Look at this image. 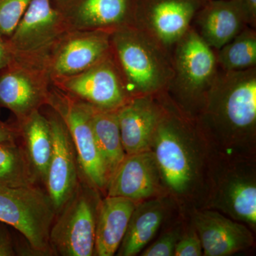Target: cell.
Masks as SVG:
<instances>
[{"instance_id":"2","label":"cell","mask_w":256,"mask_h":256,"mask_svg":"<svg viewBox=\"0 0 256 256\" xmlns=\"http://www.w3.org/2000/svg\"><path fill=\"white\" fill-rule=\"evenodd\" d=\"M69 31L53 0H32L5 41L13 60L47 70L50 55Z\"/></svg>"},{"instance_id":"19","label":"cell","mask_w":256,"mask_h":256,"mask_svg":"<svg viewBox=\"0 0 256 256\" xmlns=\"http://www.w3.org/2000/svg\"><path fill=\"white\" fill-rule=\"evenodd\" d=\"M136 206V202L124 197L107 196L100 202L94 256H112L117 252Z\"/></svg>"},{"instance_id":"26","label":"cell","mask_w":256,"mask_h":256,"mask_svg":"<svg viewBox=\"0 0 256 256\" xmlns=\"http://www.w3.org/2000/svg\"><path fill=\"white\" fill-rule=\"evenodd\" d=\"M32 0H0V36L8 40Z\"/></svg>"},{"instance_id":"22","label":"cell","mask_w":256,"mask_h":256,"mask_svg":"<svg viewBox=\"0 0 256 256\" xmlns=\"http://www.w3.org/2000/svg\"><path fill=\"white\" fill-rule=\"evenodd\" d=\"M90 108L92 132L109 181L127 156L121 140L117 110H102L92 106Z\"/></svg>"},{"instance_id":"9","label":"cell","mask_w":256,"mask_h":256,"mask_svg":"<svg viewBox=\"0 0 256 256\" xmlns=\"http://www.w3.org/2000/svg\"><path fill=\"white\" fill-rule=\"evenodd\" d=\"M207 0H137L133 24L172 52Z\"/></svg>"},{"instance_id":"5","label":"cell","mask_w":256,"mask_h":256,"mask_svg":"<svg viewBox=\"0 0 256 256\" xmlns=\"http://www.w3.org/2000/svg\"><path fill=\"white\" fill-rule=\"evenodd\" d=\"M46 104L68 128L82 178L96 188H105L108 178L92 132L90 106L54 86L50 89Z\"/></svg>"},{"instance_id":"24","label":"cell","mask_w":256,"mask_h":256,"mask_svg":"<svg viewBox=\"0 0 256 256\" xmlns=\"http://www.w3.org/2000/svg\"><path fill=\"white\" fill-rule=\"evenodd\" d=\"M215 53L218 67L226 72L256 67V28L247 26Z\"/></svg>"},{"instance_id":"28","label":"cell","mask_w":256,"mask_h":256,"mask_svg":"<svg viewBox=\"0 0 256 256\" xmlns=\"http://www.w3.org/2000/svg\"><path fill=\"white\" fill-rule=\"evenodd\" d=\"M203 248L200 237L196 234L192 233L185 236L175 246V256H201Z\"/></svg>"},{"instance_id":"3","label":"cell","mask_w":256,"mask_h":256,"mask_svg":"<svg viewBox=\"0 0 256 256\" xmlns=\"http://www.w3.org/2000/svg\"><path fill=\"white\" fill-rule=\"evenodd\" d=\"M56 215L48 194L36 184L0 186V222L20 232L35 255H52L50 235Z\"/></svg>"},{"instance_id":"6","label":"cell","mask_w":256,"mask_h":256,"mask_svg":"<svg viewBox=\"0 0 256 256\" xmlns=\"http://www.w3.org/2000/svg\"><path fill=\"white\" fill-rule=\"evenodd\" d=\"M205 100L210 114L228 128L252 129L256 122V67L234 72L220 68Z\"/></svg>"},{"instance_id":"11","label":"cell","mask_w":256,"mask_h":256,"mask_svg":"<svg viewBox=\"0 0 256 256\" xmlns=\"http://www.w3.org/2000/svg\"><path fill=\"white\" fill-rule=\"evenodd\" d=\"M110 50V31H69L56 47L47 63L50 82L82 73Z\"/></svg>"},{"instance_id":"20","label":"cell","mask_w":256,"mask_h":256,"mask_svg":"<svg viewBox=\"0 0 256 256\" xmlns=\"http://www.w3.org/2000/svg\"><path fill=\"white\" fill-rule=\"evenodd\" d=\"M18 126L28 159L37 178L44 184L53 152L50 120L38 110L18 122Z\"/></svg>"},{"instance_id":"14","label":"cell","mask_w":256,"mask_h":256,"mask_svg":"<svg viewBox=\"0 0 256 256\" xmlns=\"http://www.w3.org/2000/svg\"><path fill=\"white\" fill-rule=\"evenodd\" d=\"M154 156L160 174L172 190L182 192L192 178L188 152L174 120L162 112L153 136Z\"/></svg>"},{"instance_id":"17","label":"cell","mask_w":256,"mask_h":256,"mask_svg":"<svg viewBox=\"0 0 256 256\" xmlns=\"http://www.w3.org/2000/svg\"><path fill=\"white\" fill-rule=\"evenodd\" d=\"M247 26L239 0H207L192 24L214 50H220Z\"/></svg>"},{"instance_id":"12","label":"cell","mask_w":256,"mask_h":256,"mask_svg":"<svg viewBox=\"0 0 256 256\" xmlns=\"http://www.w3.org/2000/svg\"><path fill=\"white\" fill-rule=\"evenodd\" d=\"M48 118L53 134V152L44 185L57 214L76 190L80 174L68 128L54 110Z\"/></svg>"},{"instance_id":"31","label":"cell","mask_w":256,"mask_h":256,"mask_svg":"<svg viewBox=\"0 0 256 256\" xmlns=\"http://www.w3.org/2000/svg\"><path fill=\"white\" fill-rule=\"evenodd\" d=\"M248 26L256 28V0H239Z\"/></svg>"},{"instance_id":"13","label":"cell","mask_w":256,"mask_h":256,"mask_svg":"<svg viewBox=\"0 0 256 256\" xmlns=\"http://www.w3.org/2000/svg\"><path fill=\"white\" fill-rule=\"evenodd\" d=\"M70 31H111L133 24L137 0H53Z\"/></svg>"},{"instance_id":"16","label":"cell","mask_w":256,"mask_h":256,"mask_svg":"<svg viewBox=\"0 0 256 256\" xmlns=\"http://www.w3.org/2000/svg\"><path fill=\"white\" fill-rule=\"evenodd\" d=\"M160 175L154 153L146 150L126 156L108 182L107 196L146 200L156 193Z\"/></svg>"},{"instance_id":"7","label":"cell","mask_w":256,"mask_h":256,"mask_svg":"<svg viewBox=\"0 0 256 256\" xmlns=\"http://www.w3.org/2000/svg\"><path fill=\"white\" fill-rule=\"evenodd\" d=\"M171 55L174 74L166 90L184 99H205L220 70L215 50L191 26Z\"/></svg>"},{"instance_id":"29","label":"cell","mask_w":256,"mask_h":256,"mask_svg":"<svg viewBox=\"0 0 256 256\" xmlns=\"http://www.w3.org/2000/svg\"><path fill=\"white\" fill-rule=\"evenodd\" d=\"M12 236L6 226L0 222V256L20 255Z\"/></svg>"},{"instance_id":"10","label":"cell","mask_w":256,"mask_h":256,"mask_svg":"<svg viewBox=\"0 0 256 256\" xmlns=\"http://www.w3.org/2000/svg\"><path fill=\"white\" fill-rule=\"evenodd\" d=\"M50 82L44 69L12 60L0 72V107L9 109L21 122L46 104Z\"/></svg>"},{"instance_id":"18","label":"cell","mask_w":256,"mask_h":256,"mask_svg":"<svg viewBox=\"0 0 256 256\" xmlns=\"http://www.w3.org/2000/svg\"><path fill=\"white\" fill-rule=\"evenodd\" d=\"M203 255L226 256L247 248L254 242L252 234L242 224L214 212H204L195 218Z\"/></svg>"},{"instance_id":"25","label":"cell","mask_w":256,"mask_h":256,"mask_svg":"<svg viewBox=\"0 0 256 256\" xmlns=\"http://www.w3.org/2000/svg\"><path fill=\"white\" fill-rule=\"evenodd\" d=\"M229 202L234 213L247 223H256V188L246 182L234 183L229 190Z\"/></svg>"},{"instance_id":"4","label":"cell","mask_w":256,"mask_h":256,"mask_svg":"<svg viewBox=\"0 0 256 256\" xmlns=\"http://www.w3.org/2000/svg\"><path fill=\"white\" fill-rule=\"evenodd\" d=\"M94 188L80 178L74 194L56 215L50 235L52 255L94 256L100 205Z\"/></svg>"},{"instance_id":"27","label":"cell","mask_w":256,"mask_h":256,"mask_svg":"<svg viewBox=\"0 0 256 256\" xmlns=\"http://www.w3.org/2000/svg\"><path fill=\"white\" fill-rule=\"evenodd\" d=\"M178 242V236L174 232L163 235L156 242L143 252V256H174L175 246Z\"/></svg>"},{"instance_id":"30","label":"cell","mask_w":256,"mask_h":256,"mask_svg":"<svg viewBox=\"0 0 256 256\" xmlns=\"http://www.w3.org/2000/svg\"><path fill=\"white\" fill-rule=\"evenodd\" d=\"M20 138L18 126L0 121V142H15Z\"/></svg>"},{"instance_id":"1","label":"cell","mask_w":256,"mask_h":256,"mask_svg":"<svg viewBox=\"0 0 256 256\" xmlns=\"http://www.w3.org/2000/svg\"><path fill=\"white\" fill-rule=\"evenodd\" d=\"M110 44L131 98L166 92L174 74L171 52L133 24L111 30Z\"/></svg>"},{"instance_id":"8","label":"cell","mask_w":256,"mask_h":256,"mask_svg":"<svg viewBox=\"0 0 256 256\" xmlns=\"http://www.w3.org/2000/svg\"><path fill=\"white\" fill-rule=\"evenodd\" d=\"M52 84L76 98L102 110H118L131 98L111 50L87 70Z\"/></svg>"},{"instance_id":"32","label":"cell","mask_w":256,"mask_h":256,"mask_svg":"<svg viewBox=\"0 0 256 256\" xmlns=\"http://www.w3.org/2000/svg\"><path fill=\"white\" fill-rule=\"evenodd\" d=\"M12 60L11 54L6 41L0 36V72L6 68Z\"/></svg>"},{"instance_id":"21","label":"cell","mask_w":256,"mask_h":256,"mask_svg":"<svg viewBox=\"0 0 256 256\" xmlns=\"http://www.w3.org/2000/svg\"><path fill=\"white\" fill-rule=\"evenodd\" d=\"M164 208L158 200H151L136 205L117 255L134 256L144 248L162 222Z\"/></svg>"},{"instance_id":"23","label":"cell","mask_w":256,"mask_h":256,"mask_svg":"<svg viewBox=\"0 0 256 256\" xmlns=\"http://www.w3.org/2000/svg\"><path fill=\"white\" fill-rule=\"evenodd\" d=\"M38 180L23 146L0 142V186H32Z\"/></svg>"},{"instance_id":"15","label":"cell","mask_w":256,"mask_h":256,"mask_svg":"<svg viewBox=\"0 0 256 256\" xmlns=\"http://www.w3.org/2000/svg\"><path fill=\"white\" fill-rule=\"evenodd\" d=\"M153 96L130 98L116 110L121 140L127 156L149 150L162 114Z\"/></svg>"}]
</instances>
